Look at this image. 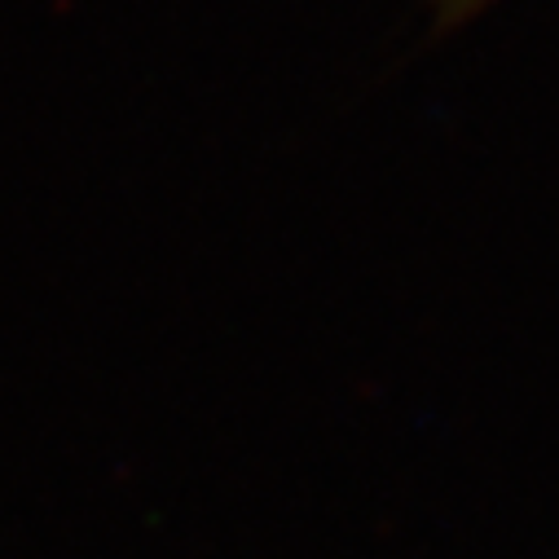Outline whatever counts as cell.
<instances>
[{
  "label": "cell",
  "instance_id": "obj_1",
  "mask_svg": "<svg viewBox=\"0 0 559 559\" xmlns=\"http://www.w3.org/2000/svg\"><path fill=\"white\" fill-rule=\"evenodd\" d=\"M437 5L445 19H463V14H476L480 5H489V0H437Z\"/></svg>",
  "mask_w": 559,
  "mask_h": 559
}]
</instances>
